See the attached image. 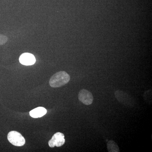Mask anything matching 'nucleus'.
I'll list each match as a JSON object with an SVG mask.
<instances>
[{
    "label": "nucleus",
    "mask_w": 152,
    "mask_h": 152,
    "mask_svg": "<svg viewBox=\"0 0 152 152\" xmlns=\"http://www.w3.org/2000/svg\"><path fill=\"white\" fill-rule=\"evenodd\" d=\"M70 80V77L67 73L64 71H61L56 73L51 77L49 84L53 88H58L66 84Z\"/></svg>",
    "instance_id": "obj_1"
},
{
    "label": "nucleus",
    "mask_w": 152,
    "mask_h": 152,
    "mask_svg": "<svg viewBox=\"0 0 152 152\" xmlns=\"http://www.w3.org/2000/svg\"><path fill=\"white\" fill-rule=\"evenodd\" d=\"M115 97L119 102L127 107H133L135 102L132 97L123 91L118 90L115 93Z\"/></svg>",
    "instance_id": "obj_2"
},
{
    "label": "nucleus",
    "mask_w": 152,
    "mask_h": 152,
    "mask_svg": "<svg viewBox=\"0 0 152 152\" xmlns=\"http://www.w3.org/2000/svg\"><path fill=\"white\" fill-rule=\"evenodd\" d=\"M8 140L12 145L15 146L20 147L26 143L24 137L21 134L16 131H11L8 134Z\"/></svg>",
    "instance_id": "obj_3"
},
{
    "label": "nucleus",
    "mask_w": 152,
    "mask_h": 152,
    "mask_svg": "<svg viewBox=\"0 0 152 152\" xmlns=\"http://www.w3.org/2000/svg\"><path fill=\"white\" fill-rule=\"evenodd\" d=\"M64 135L61 132L56 133L52 137V139L49 141L48 145L50 148H54L55 146L59 147L62 146L65 142Z\"/></svg>",
    "instance_id": "obj_4"
},
{
    "label": "nucleus",
    "mask_w": 152,
    "mask_h": 152,
    "mask_svg": "<svg viewBox=\"0 0 152 152\" xmlns=\"http://www.w3.org/2000/svg\"><path fill=\"white\" fill-rule=\"evenodd\" d=\"M78 99L79 100L86 105L91 104L94 101L92 94L89 91L86 89H82L80 91L78 94Z\"/></svg>",
    "instance_id": "obj_5"
},
{
    "label": "nucleus",
    "mask_w": 152,
    "mask_h": 152,
    "mask_svg": "<svg viewBox=\"0 0 152 152\" xmlns=\"http://www.w3.org/2000/svg\"><path fill=\"white\" fill-rule=\"evenodd\" d=\"M20 62L25 66H31L35 63L36 60L34 56L29 53L22 54L19 58Z\"/></svg>",
    "instance_id": "obj_6"
},
{
    "label": "nucleus",
    "mask_w": 152,
    "mask_h": 152,
    "mask_svg": "<svg viewBox=\"0 0 152 152\" xmlns=\"http://www.w3.org/2000/svg\"><path fill=\"white\" fill-rule=\"evenodd\" d=\"M46 109L43 107H38L30 112V115L33 118H39L46 114Z\"/></svg>",
    "instance_id": "obj_7"
},
{
    "label": "nucleus",
    "mask_w": 152,
    "mask_h": 152,
    "mask_svg": "<svg viewBox=\"0 0 152 152\" xmlns=\"http://www.w3.org/2000/svg\"><path fill=\"white\" fill-rule=\"evenodd\" d=\"M108 151L109 152H119L120 149L118 145L113 140H110L107 144Z\"/></svg>",
    "instance_id": "obj_8"
},
{
    "label": "nucleus",
    "mask_w": 152,
    "mask_h": 152,
    "mask_svg": "<svg viewBox=\"0 0 152 152\" xmlns=\"http://www.w3.org/2000/svg\"><path fill=\"white\" fill-rule=\"evenodd\" d=\"M8 40V38L5 35L0 34V46L4 45Z\"/></svg>",
    "instance_id": "obj_9"
}]
</instances>
